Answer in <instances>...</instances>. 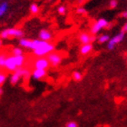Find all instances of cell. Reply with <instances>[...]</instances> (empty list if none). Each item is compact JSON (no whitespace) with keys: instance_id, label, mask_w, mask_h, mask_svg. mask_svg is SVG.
<instances>
[{"instance_id":"6da1fadb","label":"cell","mask_w":127,"mask_h":127,"mask_svg":"<svg viewBox=\"0 0 127 127\" xmlns=\"http://www.w3.org/2000/svg\"><path fill=\"white\" fill-rule=\"evenodd\" d=\"M54 51H55V45L51 43L45 41L39 47L34 49L33 51V53L37 57H42V56H47L48 54H50L51 52H54Z\"/></svg>"},{"instance_id":"7a4b0ae2","label":"cell","mask_w":127,"mask_h":127,"mask_svg":"<svg viewBox=\"0 0 127 127\" xmlns=\"http://www.w3.org/2000/svg\"><path fill=\"white\" fill-rule=\"evenodd\" d=\"M25 33L21 29L18 28H7L3 30L0 33V37L2 39H7V38H22L24 37Z\"/></svg>"},{"instance_id":"3957f363","label":"cell","mask_w":127,"mask_h":127,"mask_svg":"<svg viewBox=\"0 0 127 127\" xmlns=\"http://www.w3.org/2000/svg\"><path fill=\"white\" fill-rule=\"evenodd\" d=\"M110 26L108 20H106L105 18H100L98 19L97 21L95 22L93 26L91 27V33L92 34H96L103 28H107Z\"/></svg>"},{"instance_id":"277c9868","label":"cell","mask_w":127,"mask_h":127,"mask_svg":"<svg viewBox=\"0 0 127 127\" xmlns=\"http://www.w3.org/2000/svg\"><path fill=\"white\" fill-rule=\"evenodd\" d=\"M125 36V33L121 31L119 34L114 35L113 38H110L109 41L107 42V49L108 50H114V47L116 46V45H118V44H120V43H122L124 41Z\"/></svg>"},{"instance_id":"5b68a950","label":"cell","mask_w":127,"mask_h":127,"mask_svg":"<svg viewBox=\"0 0 127 127\" xmlns=\"http://www.w3.org/2000/svg\"><path fill=\"white\" fill-rule=\"evenodd\" d=\"M46 59L48 60V63L51 66L56 67V66L60 65V64L62 63V60H63V57L57 52H51L50 54H48L46 56Z\"/></svg>"},{"instance_id":"8992f818","label":"cell","mask_w":127,"mask_h":127,"mask_svg":"<svg viewBox=\"0 0 127 127\" xmlns=\"http://www.w3.org/2000/svg\"><path fill=\"white\" fill-rule=\"evenodd\" d=\"M49 66H50V64L48 63V60L45 56L37 57V59H35L34 62V69H45V70H47L49 68Z\"/></svg>"},{"instance_id":"52a82bcc","label":"cell","mask_w":127,"mask_h":127,"mask_svg":"<svg viewBox=\"0 0 127 127\" xmlns=\"http://www.w3.org/2000/svg\"><path fill=\"white\" fill-rule=\"evenodd\" d=\"M96 40L95 34H91L89 33L84 32L79 34V41L82 45H85V44H92Z\"/></svg>"},{"instance_id":"ba28073f","label":"cell","mask_w":127,"mask_h":127,"mask_svg":"<svg viewBox=\"0 0 127 127\" xmlns=\"http://www.w3.org/2000/svg\"><path fill=\"white\" fill-rule=\"evenodd\" d=\"M4 68H5L9 72H12V73L17 68L16 61H15V56H14L13 55H12V56H6Z\"/></svg>"},{"instance_id":"9c48e42d","label":"cell","mask_w":127,"mask_h":127,"mask_svg":"<svg viewBox=\"0 0 127 127\" xmlns=\"http://www.w3.org/2000/svg\"><path fill=\"white\" fill-rule=\"evenodd\" d=\"M22 68L23 67H18L13 72V74L10 76V83L12 85H16L22 78Z\"/></svg>"},{"instance_id":"30bf717a","label":"cell","mask_w":127,"mask_h":127,"mask_svg":"<svg viewBox=\"0 0 127 127\" xmlns=\"http://www.w3.org/2000/svg\"><path fill=\"white\" fill-rule=\"evenodd\" d=\"M38 39L40 40H43V41H46V42H49L52 40L53 38V34L51 33L49 30L47 29H42L41 31L39 32V34H38Z\"/></svg>"},{"instance_id":"8fae6325","label":"cell","mask_w":127,"mask_h":127,"mask_svg":"<svg viewBox=\"0 0 127 127\" xmlns=\"http://www.w3.org/2000/svg\"><path fill=\"white\" fill-rule=\"evenodd\" d=\"M46 74L47 72L45 69H34L31 75L34 80H40L46 76Z\"/></svg>"},{"instance_id":"7c38bea8","label":"cell","mask_w":127,"mask_h":127,"mask_svg":"<svg viewBox=\"0 0 127 127\" xmlns=\"http://www.w3.org/2000/svg\"><path fill=\"white\" fill-rule=\"evenodd\" d=\"M31 44H32V40L28 39V38H19V45L21 46L22 48H27V49H31Z\"/></svg>"},{"instance_id":"4fadbf2b","label":"cell","mask_w":127,"mask_h":127,"mask_svg":"<svg viewBox=\"0 0 127 127\" xmlns=\"http://www.w3.org/2000/svg\"><path fill=\"white\" fill-rule=\"evenodd\" d=\"M93 50V45L92 44H85V45H82L81 48H80V53L83 56H86L89 53H91Z\"/></svg>"},{"instance_id":"5bb4252c","label":"cell","mask_w":127,"mask_h":127,"mask_svg":"<svg viewBox=\"0 0 127 127\" xmlns=\"http://www.w3.org/2000/svg\"><path fill=\"white\" fill-rule=\"evenodd\" d=\"M15 56V61H16L17 68L18 67H23L24 64H26V56L24 55H21V56Z\"/></svg>"},{"instance_id":"9a60e30c","label":"cell","mask_w":127,"mask_h":127,"mask_svg":"<svg viewBox=\"0 0 127 127\" xmlns=\"http://www.w3.org/2000/svg\"><path fill=\"white\" fill-rule=\"evenodd\" d=\"M8 10V3L5 1L0 2V17L4 16Z\"/></svg>"},{"instance_id":"2e32d148","label":"cell","mask_w":127,"mask_h":127,"mask_svg":"<svg viewBox=\"0 0 127 127\" xmlns=\"http://www.w3.org/2000/svg\"><path fill=\"white\" fill-rule=\"evenodd\" d=\"M110 39V36H109V34H101L100 36L97 38V41L99 44H104V43H107Z\"/></svg>"},{"instance_id":"e0dca14e","label":"cell","mask_w":127,"mask_h":127,"mask_svg":"<svg viewBox=\"0 0 127 127\" xmlns=\"http://www.w3.org/2000/svg\"><path fill=\"white\" fill-rule=\"evenodd\" d=\"M72 77H73V80L75 81V82H80L82 81L83 79V74L82 73H80L78 71H74L72 74Z\"/></svg>"},{"instance_id":"ac0fdd59","label":"cell","mask_w":127,"mask_h":127,"mask_svg":"<svg viewBox=\"0 0 127 127\" xmlns=\"http://www.w3.org/2000/svg\"><path fill=\"white\" fill-rule=\"evenodd\" d=\"M31 77V72L29 71V69L27 68H22V78L24 79H29Z\"/></svg>"},{"instance_id":"d6986e66","label":"cell","mask_w":127,"mask_h":127,"mask_svg":"<svg viewBox=\"0 0 127 127\" xmlns=\"http://www.w3.org/2000/svg\"><path fill=\"white\" fill-rule=\"evenodd\" d=\"M29 9H30V12H31V14H33V15H36V14L39 12V6H38V5H37V4H35V3H33V4H31Z\"/></svg>"},{"instance_id":"ffe728a7","label":"cell","mask_w":127,"mask_h":127,"mask_svg":"<svg viewBox=\"0 0 127 127\" xmlns=\"http://www.w3.org/2000/svg\"><path fill=\"white\" fill-rule=\"evenodd\" d=\"M12 54L13 56H21V55H24V51L22 47H14L12 50Z\"/></svg>"},{"instance_id":"44dd1931","label":"cell","mask_w":127,"mask_h":127,"mask_svg":"<svg viewBox=\"0 0 127 127\" xmlns=\"http://www.w3.org/2000/svg\"><path fill=\"white\" fill-rule=\"evenodd\" d=\"M5 58H6V56L5 54H0V68H4Z\"/></svg>"},{"instance_id":"7402d4cb","label":"cell","mask_w":127,"mask_h":127,"mask_svg":"<svg viewBox=\"0 0 127 127\" xmlns=\"http://www.w3.org/2000/svg\"><path fill=\"white\" fill-rule=\"evenodd\" d=\"M57 12H58L59 15L64 16V15H65V13H66V7L64 5H60V6L57 8Z\"/></svg>"},{"instance_id":"603a6c76","label":"cell","mask_w":127,"mask_h":127,"mask_svg":"<svg viewBox=\"0 0 127 127\" xmlns=\"http://www.w3.org/2000/svg\"><path fill=\"white\" fill-rule=\"evenodd\" d=\"M5 80H6V74L5 73L0 72V85H2L5 83Z\"/></svg>"},{"instance_id":"cb8c5ba5","label":"cell","mask_w":127,"mask_h":127,"mask_svg":"<svg viewBox=\"0 0 127 127\" xmlns=\"http://www.w3.org/2000/svg\"><path fill=\"white\" fill-rule=\"evenodd\" d=\"M117 5H118V2H117V0H111L110 3H109V6H110V8H112V9L116 8Z\"/></svg>"},{"instance_id":"d4e9b609","label":"cell","mask_w":127,"mask_h":127,"mask_svg":"<svg viewBox=\"0 0 127 127\" xmlns=\"http://www.w3.org/2000/svg\"><path fill=\"white\" fill-rule=\"evenodd\" d=\"M76 13L79 14V15H86L87 14V11L85 7H78L76 9Z\"/></svg>"},{"instance_id":"484cf974","label":"cell","mask_w":127,"mask_h":127,"mask_svg":"<svg viewBox=\"0 0 127 127\" xmlns=\"http://www.w3.org/2000/svg\"><path fill=\"white\" fill-rule=\"evenodd\" d=\"M65 127H78V124L76 122H74V121H71V122L66 124Z\"/></svg>"},{"instance_id":"4316f807","label":"cell","mask_w":127,"mask_h":127,"mask_svg":"<svg viewBox=\"0 0 127 127\" xmlns=\"http://www.w3.org/2000/svg\"><path fill=\"white\" fill-rule=\"evenodd\" d=\"M122 32H124V33H126V31H127V24L125 23L124 26H123V27H122V30H121Z\"/></svg>"},{"instance_id":"83f0119b","label":"cell","mask_w":127,"mask_h":127,"mask_svg":"<svg viewBox=\"0 0 127 127\" xmlns=\"http://www.w3.org/2000/svg\"><path fill=\"white\" fill-rule=\"evenodd\" d=\"M121 16H122L123 18H126L127 17V12L126 11H124V12L121 14Z\"/></svg>"},{"instance_id":"f1b7e54d","label":"cell","mask_w":127,"mask_h":127,"mask_svg":"<svg viewBox=\"0 0 127 127\" xmlns=\"http://www.w3.org/2000/svg\"><path fill=\"white\" fill-rule=\"evenodd\" d=\"M2 94H3V89H2V87L0 86V95H2Z\"/></svg>"},{"instance_id":"f546056e","label":"cell","mask_w":127,"mask_h":127,"mask_svg":"<svg viewBox=\"0 0 127 127\" xmlns=\"http://www.w3.org/2000/svg\"><path fill=\"white\" fill-rule=\"evenodd\" d=\"M2 44H3V42H2V39H0V46L2 45Z\"/></svg>"},{"instance_id":"4dcf8cb0","label":"cell","mask_w":127,"mask_h":127,"mask_svg":"<svg viewBox=\"0 0 127 127\" xmlns=\"http://www.w3.org/2000/svg\"><path fill=\"white\" fill-rule=\"evenodd\" d=\"M0 1H2V0H0Z\"/></svg>"}]
</instances>
